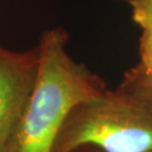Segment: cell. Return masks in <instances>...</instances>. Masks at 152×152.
I'll use <instances>...</instances> for the list:
<instances>
[{
    "instance_id": "5b68a950",
    "label": "cell",
    "mask_w": 152,
    "mask_h": 152,
    "mask_svg": "<svg viewBox=\"0 0 152 152\" xmlns=\"http://www.w3.org/2000/svg\"><path fill=\"white\" fill-rule=\"evenodd\" d=\"M132 8V18L140 27L152 25V0H121Z\"/></svg>"
},
{
    "instance_id": "3957f363",
    "label": "cell",
    "mask_w": 152,
    "mask_h": 152,
    "mask_svg": "<svg viewBox=\"0 0 152 152\" xmlns=\"http://www.w3.org/2000/svg\"><path fill=\"white\" fill-rule=\"evenodd\" d=\"M39 51L17 52L0 46V152L23 114L38 72Z\"/></svg>"
},
{
    "instance_id": "52a82bcc",
    "label": "cell",
    "mask_w": 152,
    "mask_h": 152,
    "mask_svg": "<svg viewBox=\"0 0 152 152\" xmlns=\"http://www.w3.org/2000/svg\"><path fill=\"white\" fill-rule=\"evenodd\" d=\"M97 151H98V150H97ZM98 152H100V151H98Z\"/></svg>"
},
{
    "instance_id": "7a4b0ae2",
    "label": "cell",
    "mask_w": 152,
    "mask_h": 152,
    "mask_svg": "<svg viewBox=\"0 0 152 152\" xmlns=\"http://www.w3.org/2000/svg\"><path fill=\"white\" fill-rule=\"evenodd\" d=\"M152 152V107L117 88L79 104L62 125L52 152Z\"/></svg>"
},
{
    "instance_id": "8992f818",
    "label": "cell",
    "mask_w": 152,
    "mask_h": 152,
    "mask_svg": "<svg viewBox=\"0 0 152 152\" xmlns=\"http://www.w3.org/2000/svg\"><path fill=\"white\" fill-rule=\"evenodd\" d=\"M140 63L139 65L149 75H152V25L142 27L140 38Z\"/></svg>"
},
{
    "instance_id": "6da1fadb",
    "label": "cell",
    "mask_w": 152,
    "mask_h": 152,
    "mask_svg": "<svg viewBox=\"0 0 152 152\" xmlns=\"http://www.w3.org/2000/svg\"><path fill=\"white\" fill-rule=\"evenodd\" d=\"M68 38L60 27L42 34L37 78L5 152H52L71 110L106 90L97 75L69 55Z\"/></svg>"
},
{
    "instance_id": "277c9868",
    "label": "cell",
    "mask_w": 152,
    "mask_h": 152,
    "mask_svg": "<svg viewBox=\"0 0 152 152\" xmlns=\"http://www.w3.org/2000/svg\"><path fill=\"white\" fill-rule=\"evenodd\" d=\"M118 88L152 107V75L147 73L139 64L131 68L125 73Z\"/></svg>"
}]
</instances>
